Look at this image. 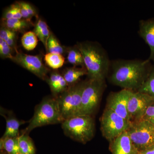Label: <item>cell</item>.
<instances>
[{"instance_id": "1", "label": "cell", "mask_w": 154, "mask_h": 154, "mask_svg": "<svg viewBox=\"0 0 154 154\" xmlns=\"http://www.w3.org/2000/svg\"><path fill=\"white\" fill-rule=\"evenodd\" d=\"M152 66L148 59L114 60L110 61L107 79L122 89L137 91L147 79Z\"/></svg>"}, {"instance_id": "2", "label": "cell", "mask_w": 154, "mask_h": 154, "mask_svg": "<svg viewBox=\"0 0 154 154\" xmlns=\"http://www.w3.org/2000/svg\"><path fill=\"white\" fill-rule=\"evenodd\" d=\"M88 71V79L106 80L110 61L108 54L101 44L96 42H77Z\"/></svg>"}, {"instance_id": "3", "label": "cell", "mask_w": 154, "mask_h": 154, "mask_svg": "<svg viewBox=\"0 0 154 154\" xmlns=\"http://www.w3.org/2000/svg\"><path fill=\"white\" fill-rule=\"evenodd\" d=\"M64 120L56 98L53 96L46 97L36 105L29 125L21 133L29 134L30 131L36 128L62 123Z\"/></svg>"}, {"instance_id": "4", "label": "cell", "mask_w": 154, "mask_h": 154, "mask_svg": "<svg viewBox=\"0 0 154 154\" xmlns=\"http://www.w3.org/2000/svg\"><path fill=\"white\" fill-rule=\"evenodd\" d=\"M61 124L64 134L80 143H87L94 137L95 122L93 116H78L65 119Z\"/></svg>"}, {"instance_id": "5", "label": "cell", "mask_w": 154, "mask_h": 154, "mask_svg": "<svg viewBox=\"0 0 154 154\" xmlns=\"http://www.w3.org/2000/svg\"><path fill=\"white\" fill-rule=\"evenodd\" d=\"M88 79L81 81L68 88L56 98L64 120L79 115L83 91Z\"/></svg>"}, {"instance_id": "6", "label": "cell", "mask_w": 154, "mask_h": 154, "mask_svg": "<svg viewBox=\"0 0 154 154\" xmlns=\"http://www.w3.org/2000/svg\"><path fill=\"white\" fill-rule=\"evenodd\" d=\"M106 88V80L88 79L82 95L79 116L94 115L98 109Z\"/></svg>"}, {"instance_id": "7", "label": "cell", "mask_w": 154, "mask_h": 154, "mask_svg": "<svg viewBox=\"0 0 154 154\" xmlns=\"http://www.w3.org/2000/svg\"><path fill=\"white\" fill-rule=\"evenodd\" d=\"M100 122L102 136L109 142L126 131L131 124V122L107 107L100 117Z\"/></svg>"}, {"instance_id": "8", "label": "cell", "mask_w": 154, "mask_h": 154, "mask_svg": "<svg viewBox=\"0 0 154 154\" xmlns=\"http://www.w3.org/2000/svg\"><path fill=\"white\" fill-rule=\"evenodd\" d=\"M131 140L140 152L154 146V125L141 119L131 123L127 131Z\"/></svg>"}, {"instance_id": "9", "label": "cell", "mask_w": 154, "mask_h": 154, "mask_svg": "<svg viewBox=\"0 0 154 154\" xmlns=\"http://www.w3.org/2000/svg\"><path fill=\"white\" fill-rule=\"evenodd\" d=\"M16 53L10 60L45 81L50 70L42 62L41 56L28 55L18 51Z\"/></svg>"}, {"instance_id": "10", "label": "cell", "mask_w": 154, "mask_h": 154, "mask_svg": "<svg viewBox=\"0 0 154 154\" xmlns=\"http://www.w3.org/2000/svg\"><path fill=\"white\" fill-rule=\"evenodd\" d=\"M154 102V99L147 94L138 91H131L128 104V111L131 122L141 120L147 108Z\"/></svg>"}, {"instance_id": "11", "label": "cell", "mask_w": 154, "mask_h": 154, "mask_svg": "<svg viewBox=\"0 0 154 154\" xmlns=\"http://www.w3.org/2000/svg\"><path fill=\"white\" fill-rule=\"evenodd\" d=\"M132 91L122 89L116 92H110L107 96L105 107L113 110L124 119L130 122L128 111V104Z\"/></svg>"}, {"instance_id": "12", "label": "cell", "mask_w": 154, "mask_h": 154, "mask_svg": "<svg viewBox=\"0 0 154 154\" xmlns=\"http://www.w3.org/2000/svg\"><path fill=\"white\" fill-rule=\"evenodd\" d=\"M111 154H139L127 132L125 131L109 142Z\"/></svg>"}, {"instance_id": "13", "label": "cell", "mask_w": 154, "mask_h": 154, "mask_svg": "<svg viewBox=\"0 0 154 154\" xmlns=\"http://www.w3.org/2000/svg\"><path fill=\"white\" fill-rule=\"evenodd\" d=\"M138 33L149 48L150 53L148 60L154 62V18L140 20Z\"/></svg>"}, {"instance_id": "14", "label": "cell", "mask_w": 154, "mask_h": 154, "mask_svg": "<svg viewBox=\"0 0 154 154\" xmlns=\"http://www.w3.org/2000/svg\"><path fill=\"white\" fill-rule=\"evenodd\" d=\"M1 115L5 119L6 130L2 137H17L19 134V129L22 125L25 123L23 120H19L16 118L12 111L1 108Z\"/></svg>"}, {"instance_id": "15", "label": "cell", "mask_w": 154, "mask_h": 154, "mask_svg": "<svg viewBox=\"0 0 154 154\" xmlns=\"http://www.w3.org/2000/svg\"><path fill=\"white\" fill-rule=\"evenodd\" d=\"M45 81L50 88L53 96L55 98H57L69 88L63 76L57 71L51 72Z\"/></svg>"}, {"instance_id": "16", "label": "cell", "mask_w": 154, "mask_h": 154, "mask_svg": "<svg viewBox=\"0 0 154 154\" xmlns=\"http://www.w3.org/2000/svg\"><path fill=\"white\" fill-rule=\"evenodd\" d=\"M62 75L70 87L80 82L82 77L87 75L88 71L85 67L73 66L65 69Z\"/></svg>"}, {"instance_id": "17", "label": "cell", "mask_w": 154, "mask_h": 154, "mask_svg": "<svg viewBox=\"0 0 154 154\" xmlns=\"http://www.w3.org/2000/svg\"><path fill=\"white\" fill-rule=\"evenodd\" d=\"M31 20L22 19H2V26L15 31L23 32L26 31L32 25Z\"/></svg>"}, {"instance_id": "18", "label": "cell", "mask_w": 154, "mask_h": 154, "mask_svg": "<svg viewBox=\"0 0 154 154\" xmlns=\"http://www.w3.org/2000/svg\"><path fill=\"white\" fill-rule=\"evenodd\" d=\"M33 31L46 49L48 40L51 33L46 22L43 19H37L34 24Z\"/></svg>"}, {"instance_id": "19", "label": "cell", "mask_w": 154, "mask_h": 154, "mask_svg": "<svg viewBox=\"0 0 154 154\" xmlns=\"http://www.w3.org/2000/svg\"><path fill=\"white\" fill-rule=\"evenodd\" d=\"M66 53L69 63L74 66L85 67L82 54L76 44L74 46L67 47Z\"/></svg>"}, {"instance_id": "20", "label": "cell", "mask_w": 154, "mask_h": 154, "mask_svg": "<svg viewBox=\"0 0 154 154\" xmlns=\"http://www.w3.org/2000/svg\"><path fill=\"white\" fill-rule=\"evenodd\" d=\"M20 154H36L33 140L27 134L21 133L18 137Z\"/></svg>"}, {"instance_id": "21", "label": "cell", "mask_w": 154, "mask_h": 154, "mask_svg": "<svg viewBox=\"0 0 154 154\" xmlns=\"http://www.w3.org/2000/svg\"><path fill=\"white\" fill-rule=\"evenodd\" d=\"M0 148L7 154H20L18 137L1 138Z\"/></svg>"}, {"instance_id": "22", "label": "cell", "mask_w": 154, "mask_h": 154, "mask_svg": "<svg viewBox=\"0 0 154 154\" xmlns=\"http://www.w3.org/2000/svg\"><path fill=\"white\" fill-rule=\"evenodd\" d=\"M67 47H65L60 44L53 33L51 32L48 40L46 51L50 53L58 54L63 55L66 53Z\"/></svg>"}, {"instance_id": "23", "label": "cell", "mask_w": 154, "mask_h": 154, "mask_svg": "<svg viewBox=\"0 0 154 154\" xmlns=\"http://www.w3.org/2000/svg\"><path fill=\"white\" fill-rule=\"evenodd\" d=\"M44 59L48 66L54 70L62 67L65 62L63 56L58 54L48 53L44 55Z\"/></svg>"}, {"instance_id": "24", "label": "cell", "mask_w": 154, "mask_h": 154, "mask_svg": "<svg viewBox=\"0 0 154 154\" xmlns=\"http://www.w3.org/2000/svg\"><path fill=\"white\" fill-rule=\"evenodd\" d=\"M38 37L33 31L25 32L21 38L23 48L28 51L35 49L38 44Z\"/></svg>"}, {"instance_id": "25", "label": "cell", "mask_w": 154, "mask_h": 154, "mask_svg": "<svg viewBox=\"0 0 154 154\" xmlns=\"http://www.w3.org/2000/svg\"><path fill=\"white\" fill-rule=\"evenodd\" d=\"M137 91L147 94L154 99V64L147 79Z\"/></svg>"}, {"instance_id": "26", "label": "cell", "mask_w": 154, "mask_h": 154, "mask_svg": "<svg viewBox=\"0 0 154 154\" xmlns=\"http://www.w3.org/2000/svg\"><path fill=\"white\" fill-rule=\"evenodd\" d=\"M22 19V18L19 2L9 6L5 9L3 14L2 19L4 20L10 19Z\"/></svg>"}, {"instance_id": "27", "label": "cell", "mask_w": 154, "mask_h": 154, "mask_svg": "<svg viewBox=\"0 0 154 154\" xmlns=\"http://www.w3.org/2000/svg\"><path fill=\"white\" fill-rule=\"evenodd\" d=\"M22 18L31 20L32 17H37V13L36 9L30 3L25 2H19Z\"/></svg>"}, {"instance_id": "28", "label": "cell", "mask_w": 154, "mask_h": 154, "mask_svg": "<svg viewBox=\"0 0 154 154\" xmlns=\"http://www.w3.org/2000/svg\"><path fill=\"white\" fill-rule=\"evenodd\" d=\"M14 51L6 41L0 38V56L2 58L11 59L14 56L13 55Z\"/></svg>"}, {"instance_id": "29", "label": "cell", "mask_w": 154, "mask_h": 154, "mask_svg": "<svg viewBox=\"0 0 154 154\" xmlns=\"http://www.w3.org/2000/svg\"><path fill=\"white\" fill-rule=\"evenodd\" d=\"M17 32L2 26L0 30V38L6 42L12 38H17Z\"/></svg>"}, {"instance_id": "30", "label": "cell", "mask_w": 154, "mask_h": 154, "mask_svg": "<svg viewBox=\"0 0 154 154\" xmlns=\"http://www.w3.org/2000/svg\"><path fill=\"white\" fill-rule=\"evenodd\" d=\"M142 119L148 121L154 125V102L147 108Z\"/></svg>"}, {"instance_id": "31", "label": "cell", "mask_w": 154, "mask_h": 154, "mask_svg": "<svg viewBox=\"0 0 154 154\" xmlns=\"http://www.w3.org/2000/svg\"><path fill=\"white\" fill-rule=\"evenodd\" d=\"M139 154H154V146L150 148L140 152Z\"/></svg>"}, {"instance_id": "32", "label": "cell", "mask_w": 154, "mask_h": 154, "mask_svg": "<svg viewBox=\"0 0 154 154\" xmlns=\"http://www.w3.org/2000/svg\"><path fill=\"white\" fill-rule=\"evenodd\" d=\"M1 154H7V153H6L5 152H2V153H1Z\"/></svg>"}]
</instances>
